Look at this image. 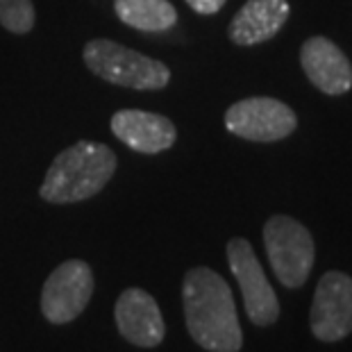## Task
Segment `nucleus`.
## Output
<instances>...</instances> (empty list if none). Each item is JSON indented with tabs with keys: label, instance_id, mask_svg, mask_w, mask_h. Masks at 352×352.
Segmentation results:
<instances>
[{
	"label": "nucleus",
	"instance_id": "obj_14",
	"mask_svg": "<svg viewBox=\"0 0 352 352\" xmlns=\"http://www.w3.org/2000/svg\"><path fill=\"white\" fill-rule=\"evenodd\" d=\"M36 14L32 0H0V25L12 34H28Z\"/></svg>",
	"mask_w": 352,
	"mask_h": 352
},
{
	"label": "nucleus",
	"instance_id": "obj_9",
	"mask_svg": "<svg viewBox=\"0 0 352 352\" xmlns=\"http://www.w3.org/2000/svg\"><path fill=\"white\" fill-rule=\"evenodd\" d=\"M116 327L125 341L139 348H157L166 336L160 305L144 289H125L114 307Z\"/></svg>",
	"mask_w": 352,
	"mask_h": 352
},
{
	"label": "nucleus",
	"instance_id": "obj_4",
	"mask_svg": "<svg viewBox=\"0 0 352 352\" xmlns=\"http://www.w3.org/2000/svg\"><path fill=\"white\" fill-rule=\"evenodd\" d=\"M264 245L277 280L287 289H300L316 259L311 232L291 216L275 214L264 226Z\"/></svg>",
	"mask_w": 352,
	"mask_h": 352
},
{
	"label": "nucleus",
	"instance_id": "obj_10",
	"mask_svg": "<svg viewBox=\"0 0 352 352\" xmlns=\"http://www.w3.org/2000/svg\"><path fill=\"white\" fill-rule=\"evenodd\" d=\"M300 64L311 85L327 96H341L352 89V66L346 52L327 36H311L302 43Z\"/></svg>",
	"mask_w": 352,
	"mask_h": 352
},
{
	"label": "nucleus",
	"instance_id": "obj_11",
	"mask_svg": "<svg viewBox=\"0 0 352 352\" xmlns=\"http://www.w3.org/2000/svg\"><path fill=\"white\" fill-rule=\"evenodd\" d=\"M111 132L127 148L144 155H157L175 144L177 130L170 118L144 109H121L111 116Z\"/></svg>",
	"mask_w": 352,
	"mask_h": 352
},
{
	"label": "nucleus",
	"instance_id": "obj_1",
	"mask_svg": "<svg viewBox=\"0 0 352 352\" xmlns=\"http://www.w3.org/2000/svg\"><path fill=\"white\" fill-rule=\"evenodd\" d=\"M184 320L191 339L209 352H239L243 332L239 325L230 284L207 266H196L182 282Z\"/></svg>",
	"mask_w": 352,
	"mask_h": 352
},
{
	"label": "nucleus",
	"instance_id": "obj_6",
	"mask_svg": "<svg viewBox=\"0 0 352 352\" xmlns=\"http://www.w3.org/2000/svg\"><path fill=\"white\" fill-rule=\"evenodd\" d=\"M226 127L245 141L273 144V141L294 134L298 127V116L287 102L259 96V98L239 100L228 107Z\"/></svg>",
	"mask_w": 352,
	"mask_h": 352
},
{
	"label": "nucleus",
	"instance_id": "obj_8",
	"mask_svg": "<svg viewBox=\"0 0 352 352\" xmlns=\"http://www.w3.org/2000/svg\"><path fill=\"white\" fill-rule=\"evenodd\" d=\"M311 334L323 343H336L352 334V277L327 271L316 284L311 311Z\"/></svg>",
	"mask_w": 352,
	"mask_h": 352
},
{
	"label": "nucleus",
	"instance_id": "obj_15",
	"mask_svg": "<svg viewBox=\"0 0 352 352\" xmlns=\"http://www.w3.org/2000/svg\"><path fill=\"white\" fill-rule=\"evenodd\" d=\"M226 3L228 0H186V5L196 14H200V16H214V14H219L226 7Z\"/></svg>",
	"mask_w": 352,
	"mask_h": 352
},
{
	"label": "nucleus",
	"instance_id": "obj_7",
	"mask_svg": "<svg viewBox=\"0 0 352 352\" xmlns=\"http://www.w3.org/2000/svg\"><path fill=\"white\" fill-rule=\"evenodd\" d=\"M94 296V273L87 261L69 259L48 275L41 291V311L52 325L76 320Z\"/></svg>",
	"mask_w": 352,
	"mask_h": 352
},
{
	"label": "nucleus",
	"instance_id": "obj_3",
	"mask_svg": "<svg viewBox=\"0 0 352 352\" xmlns=\"http://www.w3.org/2000/svg\"><path fill=\"white\" fill-rule=\"evenodd\" d=\"M82 57L94 76L114 87L160 91L170 82V69L164 62L109 39H91L82 50Z\"/></svg>",
	"mask_w": 352,
	"mask_h": 352
},
{
	"label": "nucleus",
	"instance_id": "obj_2",
	"mask_svg": "<svg viewBox=\"0 0 352 352\" xmlns=\"http://www.w3.org/2000/svg\"><path fill=\"white\" fill-rule=\"evenodd\" d=\"M116 155L98 141H78L52 160L39 196L52 205H71L100 193L116 173Z\"/></svg>",
	"mask_w": 352,
	"mask_h": 352
},
{
	"label": "nucleus",
	"instance_id": "obj_13",
	"mask_svg": "<svg viewBox=\"0 0 352 352\" xmlns=\"http://www.w3.org/2000/svg\"><path fill=\"white\" fill-rule=\"evenodd\" d=\"M114 12L127 28L139 32H168L177 25V10L168 0H114Z\"/></svg>",
	"mask_w": 352,
	"mask_h": 352
},
{
	"label": "nucleus",
	"instance_id": "obj_12",
	"mask_svg": "<svg viewBox=\"0 0 352 352\" xmlns=\"http://www.w3.org/2000/svg\"><path fill=\"white\" fill-rule=\"evenodd\" d=\"M289 14V0H248L234 14L228 34L236 46H257L280 32Z\"/></svg>",
	"mask_w": 352,
	"mask_h": 352
},
{
	"label": "nucleus",
	"instance_id": "obj_5",
	"mask_svg": "<svg viewBox=\"0 0 352 352\" xmlns=\"http://www.w3.org/2000/svg\"><path fill=\"white\" fill-rule=\"evenodd\" d=\"M228 264L243 294L245 314L257 327H268L280 318V300L261 268L248 239L234 236L228 241Z\"/></svg>",
	"mask_w": 352,
	"mask_h": 352
}]
</instances>
